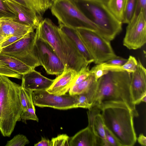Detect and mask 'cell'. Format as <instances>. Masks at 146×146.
Returning <instances> with one entry per match:
<instances>
[{"label":"cell","mask_w":146,"mask_h":146,"mask_svg":"<svg viewBox=\"0 0 146 146\" xmlns=\"http://www.w3.org/2000/svg\"><path fill=\"white\" fill-rule=\"evenodd\" d=\"M29 141L25 135L18 134L9 141H8L5 146H24L29 144Z\"/></svg>","instance_id":"83f0119b"},{"label":"cell","mask_w":146,"mask_h":146,"mask_svg":"<svg viewBox=\"0 0 146 146\" xmlns=\"http://www.w3.org/2000/svg\"><path fill=\"white\" fill-rule=\"evenodd\" d=\"M85 16L97 26L111 41L121 32L122 24L112 14L103 0H70Z\"/></svg>","instance_id":"5b68a950"},{"label":"cell","mask_w":146,"mask_h":146,"mask_svg":"<svg viewBox=\"0 0 146 146\" xmlns=\"http://www.w3.org/2000/svg\"><path fill=\"white\" fill-rule=\"evenodd\" d=\"M55 0H50V1H51V2L52 3L54 2V1Z\"/></svg>","instance_id":"ee69618b"},{"label":"cell","mask_w":146,"mask_h":146,"mask_svg":"<svg viewBox=\"0 0 146 146\" xmlns=\"http://www.w3.org/2000/svg\"><path fill=\"white\" fill-rule=\"evenodd\" d=\"M5 0L17 15V20L14 21L31 26L35 29L37 28L42 17L33 10L12 0Z\"/></svg>","instance_id":"5bb4252c"},{"label":"cell","mask_w":146,"mask_h":146,"mask_svg":"<svg viewBox=\"0 0 146 146\" xmlns=\"http://www.w3.org/2000/svg\"><path fill=\"white\" fill-rule=\"evenodd\" d=\"M78 102L77 108H80L88 109L90 108L92 106L88 100L86 96L84 93L78 95Z\"/></svg>","instance_id":"836d02e7"},{"label":"cell","mask_w":146,"mask_h":146,"mask_svg":"<svg viewBox=\"0 0 146 146\" xmlns=\"http://www.w3.org/2000/svg\"><path fill=\"white\" fill-rule=\"evenodd\" d=\"M94 60L98 64L116 57L110 41L96 31L82 28L76 29Z\"/></svg>","instance_id":"52a82bcc"},{"label":"cell","mask_w":146,"mask_h":146,"mask_svg":"<svg viewBox=\"0 0 146 146\" xmlns=\"http://www.w3.org/2000/svg\"><path fill=\"white\" fill-rule=\"evenodd\" d=\"M106 139L110 146H121L112 133L105 126H104Z\"/></svg>","instance_id":"d6a6232c"},{"label":"cell","mask_w":146,"mask_h":146,"mask_svg":"<svg viewBox=\"0 0 146 146\" xmlns=\"http://www.w3.org/2000/svg\"><path fill=\"white\" fill-rule=\"evenodd\" d=\"M88 65L82 68L77 72L72 86L78 84L86 79L91 74Z\"/></svg>","instance_id":"f1b7e54d"},{"label":"cell","mask_w":146,"mask_h":146,"mask_svg":"<svg viewBox=\"0 0 146 146\" xmlns=\"http://www.w3.org/2000/svg\"><path fill=\"white\" fill-rule=\"evenodd\" d=\"M131 73L125 71H109L95 81L89 94L92 106H99L106 101L120 102L125 103L138 116L131 90Z\"/></svg>","instance_id":"6da1fadb"},{"label":"cell","mask_w":146,"mask_h":146,"mask_svg":"<svg viewBox=\"0 0 146 146\" xmlns=\"http://www.w3.org/2000/svg\"><path fill=\"white\" fill-rule=\"evenodd\" d=\"M36 32L52 46L66 68L78 72L89 65L68 37L50 19H42Z\"/></svg>","instance_id":"3957f363"},{"label":"cell","mask_w":146,"mask_h":146,"mask_svg":"<svg viewBox=\"0 0 146 146\" xmlns=\"http://www.w3.org/2000/svg\"><path fill=\"white\" fill-rule=\"evenodd\" d=\"M95 81H96L94 74H91L83 81L72 86L68 91L69 94L71 95H75L86 92L88 91Z\"/></svg>","instance_id":"cb8c5ba5"},{"label":"cell","mask_w":146,"mask_h":146,"mask_svg":"<svg viewBox=\"0 0 146 146\" xmlns=\"http://www.w3.org/2000/svg\"><path fill=\"white\" fill-rule=\"evenodd\" d=\"M3 36L2 31L1 27V24H0V37Z\"/></svg>","instance_id":"b9f144b4"},{"label":"cell","mask_w":146,"mask_h":146,"mask_svg":"<svg viewBox=\"0 0 146 146\" xmlns=\"http://www.w3.org/2000/svg\"><path fill=\"white\" fill-rule=\"evenodd\" d=\"M20 86L7 77L0 76V131L4 137H9L17 122L21 121Z\"/></svg>","instance_id":"277c9868"},{"label":"cell","mask_w":146,"mask_h":146,"mask_svg":"<svg viewBox=\"0 0 146 146\" xmlns=\"http://www.w3.org/2000/svg\"><path fill=\"white\" fill-rule=\"evenodd\" d=\"M32 96L34 105L39 107L62 110L77 108V95L66 94L57 95L50 94L46 90H40L33 91Z\"/></svg>","instance_id":"8fae6325"},{"label":"cell","mask_w":146,"mask_h":146,"mask_svg":"<svg viewBox=\"0 0 146 146\" xmlns=\"http://www.w3.org/2000/svg\"><path fill=\"white\" fill-rule=\"evenodd\" d=\"M127 59L117 56L116 57L104 62L107 64L114 66H121L127 61Z\"/></svg>","instance_id":"d590c367"},{"label":"cell","mask_w":146,"mask_h":146,"mask_svg":"<svg viewBox=\"0 0 146 146\" xmlns=\"http://www.w3.org/2000/svg\"><path fill=\"white\" fill-rule=\"evenodd\" d=\"M60 30L69 38L86 62L89 64L94 62V60L76 29L59 23Z\"/></svg>","instance_id":"e0dca14e"},{"label":"cell","mask_w":146,"mask_h":146,"mask_svg":"<svg viewBox=\"0 0 146 146\" xmlns=\"http://www.w3.org/2000/svg\"><path fill=\"white\" fill-rule=\"evenodd\" d=\"M70 146H99L98 140L87 126L70 138Z\"/></svg>","instance_id":"d6986e66"},{"label":"cell","mask_w":146,"mask_h":146,"mask_svg":"<svg viewBox=\"0 0 146 146\" xmlns=\"http://www.w3.org/2000/svg\"><path fill=\"white\" fill-rule=\"evenodd\" d=\"M100 64L103 69L108 71H125L131 73L136 70L137 61L134 57L130 55L126 62L121 66L110 65L105 62L100 63Z\"/></svg>","instance_id":"603a6c76"},{"label":"cell","mask_w":146,"mask_h":146,"mask_svg":"<svg viewBox=\"0 0 146 146\" xmlns=\"http://www.w3.org/2000/svg\"><path fill=\"white\" fill-rule=\"evenodd\" d=\"M127 24L123 45L130 50L141 48L146 42V15L141 11Z\"/></svg>","instance_id":"30bf717a"},{"label":"cell","mask_w":146,"mask_h":146,"mask_svg":"<svg viewBox=\"0 0 146 146\" xmlns=\"http://www.w3.org/2000/svg\"><path fill=\"white\" fill-rule=\"evenodd\" d=\"M87 113L88 126L96 138L100 146H110L106 139L104 124L100 108L93 106L88 109Z\"/></svg>","instance_id":"4fadbf2b"},{"label":"cell","mask_w":146,"mask_h":146,"mask_svg":"<svg viewBox=\"0 0 146 146\" xmlns=\"http://www.w3.org/2000/svg\"><path fill=\"white\" fill-rule=\"evenodd\" d=\"M35 33L33 51L40 65L48 74H61L66 68L64 64L52 46Z\"/></svg>","instance_id":"ba28073f"},{"label":"cell","mask_w":146,"mask_h":146,"mask_svg":"<svg viewBox=\"0 0 146 146\" xmlns=\"http://www.w3.org/2000/svg\"><path fill=\"white\" fill-rule=\"evenodd\" d=\"M77 73L73 69L65 68L61 74L54 79L52 84L46 91L57 95L66 94L72 87Z\"/></svg>","instance_id":"9a60e30c"},{"label":"cell","mask_w":146,"mask_h":146,"mask_svg":"<svg viewBox=\"0 0 146 146\" xmlns=\"http://www.w3.org/2000/svg\"><path fill=\"white\" fill-rule=\"evenodd\" d=\"M114 16L123 23L127 0H103Z\"/></svg>","instance_id":"7402d4cb"},{"label":"cell","mask_w":146,"mask_h":146,"mask_svg":"<svg viewBox=\"0 0 146 146\" xmlns=\"http://www.w3.org/2000/svg\"><path fill=\"white\" fill-rule=\"evenodd\" d=\"M131 90L133 100L136 105L146 96V70L139 59L136 70L131 73Z\"/></svg>","instance_id":"7c38bea8"},{"label":"cell","mask_w":146,"mask_h":146,"mask_svg":"<svg viewBox=\"0 0 146 146\" xmlns=\"http://www.w3.org/2000/svg\"><path fill=\"white\" fill-rule=\"evenodd\" d=\"M137 139L139 143L141 145L146 146V137L143 133L140 134Z\"/></svg>","instance_id":"ab89813d"},{"label":"cell","mask_w":146,"mask_h":146,"mask_svg":"<svg viewBox=\"0 0 146 146\" xmlns=\"http://www.w3.org/2000/svg\"><path fill=\"white\" fill-rule=\"evenodd\" d=\"M98 106L104 125L112 133L121 146H133L137 140L132 111L125 103L106 101Z\"/></svg>","instance_id":"7a4b0ae2"},{"label":"cell","mask_w":146,"mask_h":146,"mask_svg":"<svg viewBox=\"0 0 146 146\" xmlns=\"http://www.w3.org/2000/svg\"><path fill=\"white\" fill-rule=\"evenodd\" d=\"M137 0H127L123 23L127 24L133 16L135 11Z\"/></svg>","instance_id":"4316f807"},{"label":"cell","mask_w":146,"mask_h":146,"mask_svg":"<svg viewBox=\"0 0 146 146\" xmlns=\"http://www.w3.org/2000/svg\"><path fill=\"white\" fill-rule=\"evenodd\" d=\"M21 79V86L32 91L46 90L54 80L44 76L35 69L22 75Z\"/></svg>","instance_id":"2e32d148"},{"label":"cell","mask_w":146,"mask_h":146,"mask_svg":"<svg viewBox=\"0 0 146 146\" xmlns=\"http://www.w3.org/2000/svg\"><path fill=\"white\" fill-rule=\"evenodd\" d=\"M12 0L33 10L41 17L52 4L50 0Z\"/></svg>","instance_id":"44dd1931"},{"label":"cell","mask_w":146,"mask_h":146,"mask_svg":"<svg viewBox=\"0 0 146 146\" xmlns=\"http://www.w3.org/2000/svg\"><path fill=\"white\" fill-rule=\"evenodd\" d=\"M70 138L66 134L58 135L51 140L52 146H69Z\"/></svg>","instance_id":"1f68e13d"},{"label":"cell","mask_w":146,"mask_h":146,"mask_svg":"<svg viewBox=\"0 0 146 146\" xmlns=\"http://www.w3.org/2000/svg\"><path fill=\"white\" fill-rule=\"evenodd\" d=\"M141 11L146 15V0H137V5L134 15H138Z\"/></svg>","instance_id":"74e56055"},{"label":"cell","mask_w":146,"mask_h":146,"mask_svg":"<svg viewBox=\"0 0 146 146\" xmlns=\"http://www.w3.org/2000/svg\"><path fill=\"white\" fill-rule=\"evenodd\" d=\"M0 60L13 71L21 75L35 69L19 59L2 52L0 53Z\"/></svg>","instance_id":"ffe728a7"},{"label":"cell","mask_w":146,"mask_h":146,"mask_svg":"<svg viewBox=\"0 0 146 146\" xmlns=\"http://www.w3.org/2000/svg\"><path fill=\"white\" fill-rule=\"evenodd\" d=\"M141 102H143L145 103L146 102V96L143 97L141 100Z\"/></svg>","instance_id":"7bdbcfd3"},{"label":"cell","mask_w":146,"mask_h":146,"mask_svg":"<svg viewBox=\"0 0 146 146\" xmlns=\"http://www.w3.org/2000/svg\"><path fill=\"white\" fill-rule=\"evenodd\" d=\"M50 9L59 24L75 29L82 28L94 30L105 38L101 30L88 20L70 0H55Z\"/></svg>","instance_id":"8992f818"},{"label":"cell","mask_w":146,"mask_h":146,"mask_svg":"<svg viewBox=\"0 0 146 146\" xmlns=\"http://www.w3.org/2000/svg\"><path fill=\"white\" fill-rule=\"evenodd\" d=\"M1 24V23H0V24Z\"/></svg>","instance_id":"f6af8a7d"},{"label":"cell","mask_w":146,"mask_h":146,"mask_svg":"<svg viewBox=\"0 0 146 146\" xmlns=\"http://www.w3.org/2000/svg\"><path fill=\"white\" fill-rule=\"evenodd\" d=\"M20 119L21 120L25 121L27 120H32L38 121V119L35 113L34 106L30 107L21 112Z\"/></svg>","instance_id":"f546056e"},{"label":"cell","mask_w":146,"mask_h":146,"mask_svg":"<svg viewBox=\"0 0 146 146\" xmlns=\"http://www.w3.org/2000/svg\"><path fill=\"white\" fill-rule=\"evenodd\" d=\"M108 72L107 70L103 69L100 64H96L90 70L91 74H94L96 81Z\"/></svg>","instance_id":"e575fe53"},{"label":"cell","mask_w":146,"mask_h":146,"mask_svg":"<svg viewBox=\"0 0 146 146\" xmlns=\"http://www.w3.org/2000/svg\"><path fill=\"white\" fill-rule=\"evenodd\" d=\"M16 13L5 0H0V20L8 19L16 21Z\"/></svg>","instance_id":"484cf974"},{"label":"cell","mask_w":146,"mask_h":146,"mask_svg":"<svg viewBox=\"0 0 146 146\" xmlns=\"http://www.w3.org/2000/svg\"><path fill=\"white\" fill-rule=\"evenodd\" d=\"M27 35L21 36H8L2 43V48L14 43L25 36Z\"/></svg>","instance_id":"8d00e7d4"},{"label":"cell","mask_w":146,"mask_h":146,"mask_svg":"<svg viewBox=\"0 0 146 146\" xmlns=\"http://www.w3.org/2000/svg\"><path fill=\"white\" fill-rule=\"evenodd\" d=\"M36 36L35 32H31L14 43L2 48L1 52L13 56L35 69L40 66L33 51Z\"/></svg>","instance_id":"9c48e42d"},{"label":"cell","mask_w":146,"mask_h":146,"mask_svg":"<svg viewBox=\"0 0 146 146\" xmlns=\"http://www.w3.org/2000/svg\"><path fill=\"white\" fill-rule=\"evenodd\" d=\"M9 36H2L0 37V53L2 51V43Z\"/></svg>","instance_id":"60d3db41"},{"label":"cell","mask_w":146,"mask_h":146,"mask_svg":"<svg viewBox=\"0 0 146 146\" xmlns=\"http://www.w3.org/2000/svg\"><path fill=\"white\" fill-rule=\"evenodd\" d=\"M3 35L6 37L12 36L26 35L34 31V28L13 20H0Z\"/></svg>","instance_id":"ac0fdd59"},{"label":"cell","mask_w":146,"mask_h":146,"mask_svg":"<svg viewBox=\"0 0 146 146\" xmlns=\"http://www.w3.org/2000/svg\"><path fill=\"white\" fill-rule=\"evenodd\" d=\"M32 91L27 89L21 86L19 95L22 111L34 106L33 104L32 93Z\"/></svg>","instance_id":"d4e9b609"},{"label":"cell","mask_w":146,"mask_h":146,"mask_svg":"<svg viewBox=\"0 0 146 146\" xmlns=\"http://www.w3.org/2000/svg\"><path fill=\"white\" fill-rule=\"evenodd\" d=\"M0 76L21 79L22 75L18 74L8 68L5 64L0 60Z\"/></svg>","instance_id":"4dcf8cb0"},{"label":"cell","mask_w":146,"mask_h":146,"mask_svg":"<svg viewBox=\"0 0 146 146\" xmlns=\"http://www.w3.org/2000/svg\"><path fill=\"white\" fill-rule=\"evenodd\" d=\"M35 146H52L51 141L48 139L42 137L41 140L38 143L35 144Z\"/></svg>","instance_id":"f35d334b"}]
</instances>
